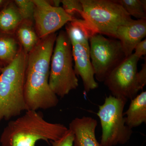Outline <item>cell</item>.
I'll return each mask as SVG.
<instances>
[{
	"mask_svg": "<svg viewBox=\"0 0 146 146\" xmlns=\"http://www.w3.org/2000/svg\"><path fill=\"white\" fill-rule=\"evenodd\" d=\"M28 53L22 48L16 58L4 67L0 74V123L27 110L24 86Z\"/></svg>",
	"mask_w": 146,
	"mask_h": 146,
	"instance_id": "3957f363",
	"label": "cell"
},
{
	"mask_svg": "<svg viewBox=\"0 0 146 146\" xmlns=\"http://www.w3.org/2000/svg\"><path fill=\"white\" fill-rule=\"evenodd\" d=\"M48 2L52 6L55 7H60L59 6V5L61 3V1H59V0L50 1Z\"/></svg>",
	"mask_w": 146,
	"mask_h": 146,
	"instance_id": "cb8c5ba5",
	"label": "cell"
},
{
	"mask_svg": "<svg viewBox=\"0 0 146 146\" xmlns=\"http://www.w3.org/2000/svg\"><path fill=\"white\" fill-rule=\"evenodd\" d=\"M35 5V28L40 39L54 33L73 19L62 7L51 5L48 1L33 0Z\"/></svg>",
	"mask_w": 146,
	"mask_h": 146,
	"instance_id": "9c48e42d",
	"label": "cell"
},
{
	"mask_svg": "<svg viewBox=\"0 0 146 146\" xmlns=\"http://www.w3.org/2000/svg\"><path fill=\"white\" fill-rule=\"evenodd\" d=\"M57 35L40 39L28 53L24 86V98L28 110L50 109L59 100L49 84L51 59Z\"/></svg>",
	"mask_w": 146,
	"mask_h": 146,
	"instance_id": "6da1fadb",
	"label": "cell"
},
{
	"mask_svg": "<svg viewBox=\"0 0 146 146\" xmlns=\"http://www.w3.org/2000/svg\"><path fill=\"white\" fill-rule=\"evenodd\" d=\"M135 52L133 54L138 58H140L143 56L145 55L146 54V39L143 41H141V42L136 45L134 50Z\"/></svg>",
	"mask_w": 146,
	"mask_h": 146,
	"instance_id": "7402d4cb",
	"label": "cell"
},
{
	"mask_svg": "<svg viewBox=\"0 0 146 146\" xmlns=\"http://www.w3.org/2000/svg\"><path fill=\"white\" fill-rule=\"evenodd\" d=\"M74 134L72 131L68 129L64 135L58 140L50 141L52 146H73Z\"/></svg>",
	"mask_w": 146,
	"mask_h": 146,
	"instance_id": "44dd1931",
	"label": "cell"
},
{
	"mask_svg": "<svg viewBox=\"0 0 146 146\" xmlns=\"http://www.w3.org/2000/svg\"><path fill=\"white\" fill-rule=\"evenodd\" d=\"M70 40L66 32L57 35L51 59L49 84L57 97L63 98L78 86V80L73 68Z\"/></svg>",
	"mask_w": 146,
	"mask_h": 146,
	"instance_id": "277c9868",
	"label": "cell"
},
{
	"mask_svg": "<svg viewBox=\"0 0 146 146\" xmlns=\"http://www.w3.org/2000/svg\"><path fill=\"white\" fill-rule=\"evenodd\" d=\"M68 128L59 123L46 121L36 110H28L4 128L0 137L1 146H35L40 140H58Z\"/></svg>",
	"mask_w": 146,
	"mask_h": 146,
	"instance_id": "7a4b0ae2",
	"label": "cell"
},
{
	"mask_svg": "<svg viewBox=\"0 0 146 146\" xmlns=\"http://www.w3.org/2000/svg\"><path fill=\"white\" fill-rule=\"evenodd\" d=\"M83 8L82 19L97 33L116 39L120 26L133 20L117 0H80Z\"/></svg>",
	"mask_w": 146,
	"mask_h": 146,
	"instance_id": "5b68a950",
	"label": "cell"
},
{
	"mask_svg": "<svg viewBox=\"0 0 146 146\" xmlns=\"http://www.w3.org/2000/svg\"><path fill=\"white\" fill-rule=\"evenodd\" d=\"M73 60L74 61V70L77 76L82 80L84 91L90 92L98 87L95 78V73L90 56V48L76 43H71Z\"/></svg>",
	"mask_w": 146,
	"mask_h": 146,
	"instance_id": "30bf717a",
	"label": "cell"
},
{
	"mask_svg": "<svg viewBox=\"0 0 146 146\" xmlns=\"http://www.w3.org/2000/svg\"><path fill=\"white\" fill-rule=\"evenodd\" d=\"M140 58L133 54L123 60L104 82L111 96L127 100L133 99L143 88L138 80L137 65Z\"/></svg>",
	"mask_w": 146,
	"mask_h": 146,
	"instance_id": "ba28073f",
	"label": "cell"
},
{
	"mask_svg": "<svg viewBox=\"0 0 146 146\" xmlns=\"http://www.w3.org/2000/svg\"><path fill=\"white\" fill-rule=\"evenodd\" d=\"M90 56L95 77L98 81L104 82L112 70L126 57L118 39L106 38L97 33L89 40Z\"/></svg>",
	"mask_w": 146,
	"mask_h": 146,
	"instance_id": "52a82bcc",
	"label": "cell"
},
{
	"mask_svg": "<svg viewBox=\"0 0 146 146\" xmlns=\"http://www.w3.org/2000/svg\"><path fill=\"white\" fill-rule=\"evenodd\" d=\"M22 48L15 33L0 32V64L3 67L11 63Z\"/></svg>",
	"mask_w": 146,
	"mask_h": 146,
	"instance_id": "9a60e30c",
	"label": "cell"
},
{
	"mask_svg": "<svg viewBox=\"0 0 146 146\" xmlns=\"http://www.w3.org/2000/svg\"><path fill=\"white\" fill-rule=\"evenodd\" d=\"M138 80L142 88H143L146 84V63L142 65L141 70L138 72Z\"/></svg>",
	"mask_w": 146,
	"mask_h": 146,
	"instance_id": "603a6c76",
	"label": "cell"
},
{
	"mask_svg": "<svg viewBox=\"0 0 146 146\" xmlns=\"http://www.w3.org/2000/svg\"><path fill=\"white\" fill-rule=\"evenodd\" d=\"M23 21L34 23L35 5L33 0H15L13 1Z\"/></svg>",
	"mask_w": 146,
	"mask_h": 146,
	"instance_id": "d6986e66",
	"label": "cell"
},
{
	"mask_svg": "<svg viewBox=\"0 0 146 146\" xmlns=\"http://www.w3.org/2000/svg\"><path fill=\"white\" fill-rule=\"evenodd\" d=\"M128 14L138 20H146L145 0H117Z\"/></svg>",
	"mask_w": 146,
	"mask_h": 146,
	"instance_id": "ac0fdd59",
	"label": "cell"
},
{
	"mask_svg": "<svg viewBox=\"0 0 146 146\" xmlns=\"http://www.w3.org/2000/svg\"><path fill=\"white\" fill-rule=\"evenodd\" d=\"M146 35V19L133 20L120 26L116 31V39L121 42L126 58L133 54L136 45Z\"/></svg>",
	"mask_w": 146,
	"mask_h": 146,
	"instance_id": "8fae6325",
	"label": "cell"
},
{
	"mask_svg": "<svg viewBox=\"0 0 146 146\" xmlns=\"http://www.w3.org/2000/svg\"><path fill=\"white\" fill-rule=\"evenodd\" d=\"M127 101L110 95L99 106L97 115L101 125L102 146L124 145L130 140L133 130L126 125L123 112Z\"/></svg>",
	"mask_w": 146,
	"mask_h": 146,
	"instance_id": "8992f818",
	"label": "cell"
},
{
	"mask_svg": "<svg viewBox=\"0 0 146 146\" xmlns=\"http://www.w3.org/2000/svg\"><path fill=\"white\" fill-rule=\"evenodd\" d=\"M3 66L1 64H0V74H1V73L2 70V69L4 68Z\"/></svg>",
	"mask_w": 146,
	"mask_h": 146,
	"instance_id": "484cf974",
	"label": "cell"
},
{
	"mask_svg": "<svg viewBox=\"0 0 146 146\" xmlns=\"http://www.w3.org/2000/svg\"><path fill=\"white\" fill-rule=\"evenodd\" d=\"M61 3L63 9L73 18L76 14L82 17L83 8L80 0H63Z\"/></svg>",
	"mask_w": 146,
	"mask_h": 146,
	"instance_id": "ffe728a7",
	"label": "cell"
},
{
	"mask_svg": "<svg viewBox=\"0 0 146 146\" xmlns=\"http://www.w3.org/2000/svg\"><path fill=\"white\" fill-rule=\"evenodd\" d=\"M9 1H4V0H0V11H1L5 7L8 3Z\"/></svg>",
	"mask_w": 146,
	"mask_h": 146,
	"instance_id": "d4e9b609",
	"label": "cell"
},
{
	"mask_svg": "<svg viewBox=\"0 0 146 146\" xmlns=\"http://www.w3.org/2000/svg\"><path fill=\"white\" fill-rule=\"evenodd\" d=\"M98 122L94 118L83 116L71 121L69 129L74 134L73 146H102L96 136Z\"/></svg>",
	"mask_w": 146,
	"mask_h": 146,
	"instance_id": "7c38bea8",
	"label": "cell"
},
{
	"mask_svg": "<svg viewBox=\"0 0 146 146\" xmlns=\"http://www.w3.org/2000/svg\"><path fill=\"white\" fill-rule=\"evenodd\" d=\"M14 2L9 1L0 11V32L14 33L23 21Z\"/></svg>",
	"mask_w": 146,
	"mask_h": 146,
	"instance_id": "e0dca14e",
	"label": "cell"
},
{
	"mask_svg": "<svg viewBox=\"0 0 146 146\" xmlns=\"http://www.w3.org/2000/svg\"><path fill=\"white\" fill-rule=\"evenodd\" d=\"M125 124L130 128L146 123V91H143L131 100L128 108L125 113Z\"/></svg>",
	"mask_w": 146,
	"mask_h": 146,
	"instance_id": "5bb4252c",
	"label": "cell"
},
{
	"mask_svg": "<svg viewBox=\"0 0 146 146\" xmlns=\"http://www.w3.org/2000/svg\"><path fill=\"white\" fill-rule=\"evenodd\" d=\"M65 29L71 43H78L89 48V39L98 33L87 21L76 18L66 24Z\"/></svg>",
	"mask_w": 146,
	"mask_h": 146,
	"instance_id": "4fadbf2b",
	"label": "cell"
},
{
	"mask_svg": "<svg viewBox=\"0 0 146 146\" xmlns=\"http://www.w3.org/2000/svg\"><path fill=\"white\" fill-rule=\"evenodd\" d=\"M14 33L21 47L27 53L34 48L40 39L35 28L34 23L31 21H22Z\"/></svg>",
	"mask_w": 146,
	"mask_h": 146,
	"instance_id": "2e32d148",
	"label": "cell"
}]
</instances>
